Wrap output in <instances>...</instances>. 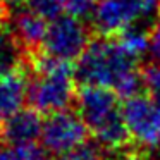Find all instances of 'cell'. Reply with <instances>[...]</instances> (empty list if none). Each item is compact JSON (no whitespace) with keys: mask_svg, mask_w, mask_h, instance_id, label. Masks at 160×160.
Instances as JSON below:
<instances>
[{"mask_svg":"<svg viewBox=\"0 0 160 160\" xmlns=\"http://www.w3.org/2000/svg\"><path fill=\"white\" fill-rule=\"evenodd\" d=\"M122 117L131 141L139 150H157L160 146V108L148 95L126 98Z\"/></svg>","mask_w":160,"mask_h":160,"instance_id":"cell-6","label":"cell"},{"mask_svg":"<svg viewBox=\"0 0 160 160\" xmlns=\"http://www.w3.org/2000/svg\"><path fill=\"white\" fill-rule=\"evenodd\" d=\"M148 38H150V48H148L150 60L155 66H160V14L157 16V19L148 28Z\"/></svg>","mask_w":160,"mask_h":160,"instance_id":"cell-18","label":"cell"},{"mask_svg":"<svg viewBox=\"0 0 160 160\" xmlns=\"http://www.w3.org/2000/svg\"><path fill=\"white\" fill-rule=\"evenodd\" d=\"M29 64H31V55L26 52L7 21L0 26V78L24 69Z\"/></svg>","mask_w":160,"mask_h":160,"instance_id":"cell-11","label":"cell"},{"mask_svg":"<svg viewBox=\"0 0 160 160\" xmlns=\"http://www.w3.org/2000/svg\"><path fill=\"white\" fill-rule=\"evenodd\" d=\"M9 21V5L4 0H0V26Z\"/></svg>","mask_w":160,"mask_h":160,"instance_id":"cell-20","label":"cell"},{"mask_svg":"<svg viewBox=\"0 0 160 160\" xmlns=\"http://www.w3.org/2000/svg\"><path fill=\"white\" fill-rule=\"evenodd\" d=\"M86 138L88 128L81 115L67 108V110L48 114V117L43 121L40 139H42V146L50 155L60 157L86 143Z\"/></svg>","mask_w":160,"mask_h":160,"instance_id":"cell-7","label":"cell"},{"mask_svg":"<svg viewBox=\"0 0 160 160\" xmlns=\"http://www.w3.org/2000/svg\"><path fill=\"white\" fill-rule=\"evenodd\" d=\"M158 160H160V158H158Z\"/></svg>","mask_w":160,"mask_h":160,"instance_id":"cell-22","label":"cell"},{"mask_svg":"<svg viewBox=\"0 0 160 160\" xmlns=\"http://www.w3.org/2000/svg\"><path fill=\"white\" fill-rule=\"evenodd\" d=\"M112 160H145V157L141 155L139 152H122V153H117Z\"/></svg>","mask_w":160,"mask_h":160,"instance_id":"cell-19","label":"cell"},{"mask_svg":"<svg viewBox=\"0 0 160 160\" xmlns=\"http://www.w3.org/2000/svg\"><path fill=\"white\" fill-rule=\"evenodd\" d=\"M4 2L9 5V9H18L26 4V0H4Z\"/></svg>","mask_w":160,"mask_h":160,"instance_id":"cell-21","label":"cell"},{"mask_svg":"<svg viewBox=\"0 0 160 160\" xmlns=\"http://www.w3.org/2000/svg\"><path fill=\"white\" fill-rule=\"evenodd\" d=\"M91 40V31L83 19L71 14H62L48 22L42 53L72 64L83 55Z\"/></svg>","mask_w":160,"mask_h":160,"instance_id":"cell-5","label":"cell"},{"mask_svg":"<svg viewBox=\"0 0 160 160\" xmlns=\"http://www.w3.org/2000/svg\"><path fill=\"white\" fill-rule=\"evenodd\" d=\"M29 79H31L29 66L0 78V128L22 110L24 103L28 102Z\"/></svg>","mask_w":160,"mask_h":160,"instance_id":"cell-8","label":"cell"},{"mask_svg":"<svg viewBox=\"0 0 160 160\" xmlns=\"http://www.w3.org/2000/svg\"><path fill=\"white\" fill-rule=\"evenodd\" d=\"M76 107L88 131L95 136V143L103 152H114L115 155L128 152L131 136L115 91L102 86H81L76 95Z\"/></svg>","mask_w":160,"mask_h":160,"instance_id":"cell-2","label":"cell"},{"mask_svg":"<svg viewBox=\"0 0 160 160\" xmlns=\"http://www.w3.org/2000/svg\"><path fill=\"white\" fill-rule=\"evenodd\" d=\"M9 24L26 48V52L31 55V59L42 52L48 29V22L45 19L26 9V11H16L12 18H9Z\"/></svg>","mask_w":160,"mask_h":160,"instance_id":"cell-10","label":"cell"},{"mask_svg":"<svg viewBox=\"0 0 160 160\" xmlns=\"http://www.w3.org/2000/svg\"><path fill=\"white\" fill-rule=\"evenodd\" d=\"M24 5L28 11L43 18L45 21H53L66 11L62 0H26Z\"/></svg>","mask_w":160,"mask_h":160,"instance_id":"cell-13","label":"cell"},{"mask_svg":"<svg viewBox=\"0 0 160 160\" xmlns=\"http://www.w3.org/2000/svg\"><path fill=\"white\" fill-rule=\"evenodd\" d=\"M138 60L114 36H97L76 60L74 74L83 86H102L131 98L143 88Z\"/></svg>","mask_w":160,"mask_h":160,"instance_id":"cell-1","label":"cell"},{"mask_svg":"<svg viewBox=\"0 0 160 160\" xmlns=\"http://www.w3.org/2000/svg\"><path fill=\"white\" fill-rule=\"evenodd\" d=\"M62 2H64V9H66L67 14L76 16L79 19L91 16L98 4V0H62Z\"/></svg>","mask_w":160,"mask_h":160,"instance_id":"cell-17","label":"cell"},{"mask_svg":"<svg viewBox=\"0 0 160 160\" xmlns=\"http://www.w3.org/2000/svg\"><path fill=\"white\" fill-rule=\"evenodd\" d=\"M43 121L35 108H22L0 128V143L5 146H19L36 143L42 138Z\"/></svg>","mask_w":160,"mask_h":160,"instance_id":"cell-9","label":"cell"},{"mask_svg":"<svg viewBox=\"0 0 160 160\" xmlns=\"http://www.w3.org/2000/svg\"><path fill=\"white\" fill-rule=\"evenodd\" d=\"M119 42L122 43L126 50L131 55H134L136 59L143 57L145 53H148L150 48V38H148V29L145 26H134L129 28L126 31H122L121 35H117Z\"/></svg>","mask_w":160,"mask_h":160,"instance_id":"cell-12","label":"cell"},{"mask_svg":"<svg viewBox=\"0 0 160 160\" xmlns=\"http://www.w3.org/2000/svg\"><path fill=\"white\" fill-rule=\"evenodd\" d=\"M28 103L40 114L67 110L76 102V74L71 62L57 60L40 52L29 64Z\"/></svg>","mask_w":160,"mask_h":160,"instance_id":"cell-3","label":"cell"},{"mask_svg":"<svg viewBox=\"0 0 160 160\" xmlns=\"http://www.w3.org/2000/svg\"><path fill=\"white\" fill-rule=\"evenodd\" d=\"M9 160H52L50 153L38 143L19 146H7Z\"/></svg>","mask_w":160,"mask_h":160,"instance_id":"cell-14","label":"cell"},{"mask_svg":"<svg viewBox=\"0 0 160 160\" xmlns=\"http://www.w3.org/2000/svg\"><path fill=\"white\" fill-rule=\"evenodd\" d=\"M160 14V0H98L91 14L100 36H117L134 26L152 24Z\"/></svg>","mask_w":160,"mask_h":160,"instance_id":"cell-4","label":"cell"},{"mask_svg":"<svg viewBox=\"0 0 160 160\" xmlns=\"http://www.w3.org/2000/svg\"><path fill=\"white\" fill-rule=\"evenodd\" d=\"M105 152L98 143H83L74 150L57 157L55 160H103Z\"/></svg>","mask_w":160,"mask_h":160,"instance_id":"cell-15","label":"cell"},{"mask_svg":"<svg viewBox=\"0 0 160 160\" xmlns=\"http://www.w3.org/2000/svg\"><path fill=\"white\" fill-rule=\"evenodd\" d=\"M141 74H143V86H145L146 93L160 108V66L150 64Z\"/></svg>","mask_w":160,"mask_h":160,"instance_id":"cell-16","label":"cell"}]
</instances>
